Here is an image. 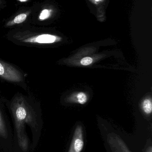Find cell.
Here are the masks:
<instances>
[{
	"label": "cell",
	"instance_id": "cell-1",
	"mask_svg": "<svg viewBox=\"0 0 152 152\" xmlns=\"http://www.w3.org/2000/svg\"><path fill=\"white\" fill-rule=\"evenodd\" d=\"M11 109L14 120L15 141L21 151L27 152L30 145L27 127L31 132L32 148L38 142L42 127L35 113L23 97L15 98L12 103Z\"/></svg>",
	"mask_w": 152,
	"mask_h": 152
},
{
	"label": "cell",
	"instance_id": "cell-2",
	"mask_svg": "<svg viewBox=\"0 0 152 152\" xmlns=\"http://www.w3.org/2000/svg\"><path fill=\"white\" fill-rule=\"evenodd\" d=\"M0 77L11 82H20L23 80V76L19 70L10 64L1 60H0Z\"/></svg>",
	"mask_w": 152,
	"mask_h": 152
},
{
	"label": "cell",
	"instance_id": "cell-3",
	"mask_svg": "<svg viewBox=\"0 0 152 152\" xmlns=\"http://www.w3.org/2000/svg\"><path fill=\"white\" fill-rule=\"evenodd\" d=\"M20 42L27 43L47 44H51L59 40V37L50 34H43L34 35L21 37L18 38Z\"/></svg>",
	"mask_w": 152,
	"mask_h": 152
},
{
	"label": "cell",
	"instance_id": "cell-4",
	"mask_svg": "<svg viewBox=\"0 0 152 152\" xmlns=\"http://www.w3.org/2000/svg\"><path fill=\"white\" fill-rule=\"evenodd\" d=\"M12 135L9 129L4 118L0 111V143L8 151L12 145Z\"/></svg>",
	"mask_w": 152,
	"mask_h": 152
},
{
	"label": "cell",
	"instance_id": "cell-5",
	"mask_svg": "<svg viewBox=\"0 0 152 152\" xmlns=\"http://www.w3.org/2000/svg\"><path fill=\"white\" fill-rule=\"evenodd\" d=\"M84 147L83 129L81 126H78L75 129L73 139L68 152H81Z\"/></svg>",
	"mask_w": 152,
	"mask_h": 152
},
{
	"label": "cell",
	"instance_id": "cell-6",
	"mask_svg": "<svg viewBox=\"0 0 152 152\" xmlns=\"http://www.w3.org/2000/svg\"><path fill=\"white\" fill-rule=\"evenodd\" d=\"M30 13H31L30 11H27L21 12L18 14L14 18L7 21L5 24V26L11 27L15 25L21 24L26 21Z\"/></svg>",
	"mask_w": 152,
	"mask_h": 152
},
{
	"label": "cell",
	"instance_id": "cell-7",
	"mask_svg": "<svg viewBox=\"0 0 152 152\" xmlns=\"http://www.w3.org/2000/svg\"><path fill=\"white\" fill-rule=\"evenodd\" d=\"M116 139L117 140V151L120 152H131L129 150L126 145L120 138L117 136L116 137Z\"/></svg>",
	"mask_w": 152,
	"mask_h": 152
},
{
	"label": "cell",
	"instance_id": "cell-8",
	"mask_svg": "<svg viewBox=\"0 0 152 152\" xmlns=\"http://www.w3.org/2000/svg\"><path fill=\"white\" fill-rule=\"evenodd\" d=\"M51 10L48 9H44L40 12L38 16V20L40 21L45 20L48 19L51 16Z\"/></svg>",
	"mask_w": 152,
	"mask_h": 152
},
{
	"label": "cell",
	"instance_id": "cell-9",
	"mask_svg": "<svg viewBox=\"0 0 152 152\" xmlns=\"http://www.w3.org/2000/svg\"><path fill=\"white\" fill-rule=\"evenodd\" d=\"M143 109L145 113L150 114L152 111V104L151 102L149 99H146L144 101L143 103Z\"/></svg>",
	"mask_w": 152,
	"mask_h": 152
},
{
	"label": "cell",
	"instance_id": "cell-10",
	"mask_svg": "<svg viewBox=\"0 0 152 152\" xmlns=\"http://www.w3.org/2000/svg\"><path fill=\"white\" fill-rule=\"evenodd\" d=\"M77 98L79 102L81 104H84L87 101L86 95L84 93H79L77 96Z\"/></svg>",
	"mask_w": 152,
	"mask_h": 152
},
{
	"label": "cell",
	"instance_id": "cell-11",
	"mask_svg": "<svg viewBox=\"0 0 152 152\" xmlns=\"http://www.w3.org/2000/svg\"><path fill=\"white\" fill-rule=\"evenodd\" d=\"M93 62V58L90 57H85L83 58L81 61L80 63L83 66H87L91 65Z\"/></svg>",
	"mask_w": 152,
	"mask_h": 152
},
{
	"label": "cell",
	"instance_id": "cell-12",
	"mask_svg": "<svg viewBox=\"0 0 152 152\" xmlns=\"http://www.w3.org/2000/svg\"><path fill=\"white\" fill-rule=\"evenodd\" d=\"M6 5V2L4 0H0V10L3 9Z\"/></svg>",
	"mask_w": 152,
	"mask_h": 152
},
{
	"label": "cell",
	"instance_id": "cell-13",
	"mask_svg": "<svg viewBox=\"0 0 152 152\" xmlns=\"http://www.w3.org/2000/svg\"><path fill=\"white\" fill-rule=\"evenodd\" d=\"M147 152H152L151 146V147H150V148L147 150Z\"/></svg>",
	"mask_w": 152,
	"mask_h": 152
},
{
	"label": "cell",
	"instance_id": "cell-14",
	"mask_svg": "<svg viewBox=\"0 0 152 152\" xmlns=\"http://www.w3.org/2000/svg\"><path fill=\"white\" fill-rule=\"evenodd\" d=\"M96 1H102V0H95Z\"/></svg>",
	"mask_w": 152,
	"mask_h": 152
}]
</instances>
